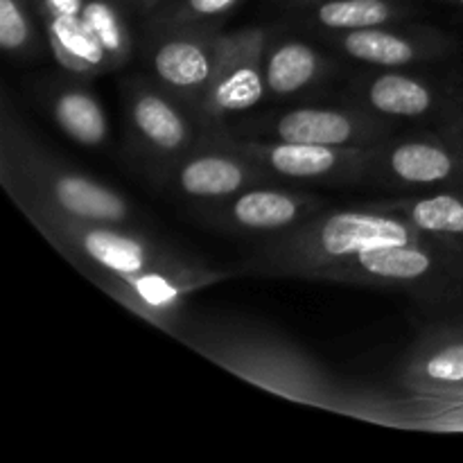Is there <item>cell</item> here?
I'll return each instance as SVG.
<instances>
[{
    "label": "cell",
    "instance_id": "6da1fadb",
    "mask_svg": "<svg viewBox=\"0 0 463 463\" xmlns=\"http://www.w3.org/2000/svg\"><path fill=\"white\" fill-rule=\"evenodd\" d=\"M240 276L393 289L430 307L463 301V251L373 202L328 206L294 229L249 240Z\"/></svg>",
    "mask_w": 463,
    "mask_h": 463
},
{
    "label": "cell",
    "instance_id": "7a4b0ae2",
    "mask_svg": "<svg viewBox=\"0 0 463 463\" xmlns=\"http://www.w3.org/2000/svg\"><path fill=\"white\" fill-rule=\"evenodd\" d=\"M32 224L109 297L156 328L179 335L184 310L203 288L235 279L238 269H217L140 226L95 224L39 206H18Z\"/></svg>",
    "mask_w": 463,
    "mask_h": 463
},
{
    "label": "cell",
    "instance_id": "3957f363",
    "mask_svg": "<svg viewBox=\"0 0 463 463\" xmlns=\"http://www.w3.org/2000/svg\"><path fill=\"white\" fill-rule=\"evenodd\" d=\"M3 185L16 206H39L57 215L95 224L138 226L134 203L111 185L57 161L5 104L0 145Z\"/></svg>",
    "mask_w": 463,
    "mask_h": 463
},
{
    "label": "cell",
    "instance_id": "277c9868",
    "mask_svg": "<svg viewBox=\"0 0 463 463\" xmlns=\"http://www.w3.org/2000/svg\"><path fill=\"white\" fill-rule=\"evenodd\" d=\"M398 122L384 120L355 102L298 104L258 118L233 120L226 134L233 138L288 140V143L375 147L396 136Z\"/></svg>",
    "mask_w": 463,
    "mask_h": 463
},
{
    "label": "cell",
    "instance_id": "5b68a950",
    "mask_svg": "<svg viewBox=\"0 0 463 463\" xmlns=\"http://www.w3.org/2000/svg\"><path fill=\"white\" fill-rule=\"evenodd\" d=\"M274 30L247 25L220 34V52L202 107L194 120L203 134H222L238 116L256 109L267 98L265 52Z\"/></svg>",
    "mask_w": 463,
    "mask_h": 463
},
{
    "label": "cell",
    "instance_id": "8992f818",
    "mask_svg": "<svg viewBox=\"0 0 463 463\" xmlns=\"http://www.w3.org/2000/svg\"><path fill=\"white\" fill-rule=\"evenodd\" d=\"M127 127L136 158L158 181L165 179L203 134L193 113L154 80L131 81Z\"/></svg>",
    "mask_w": 463,
    "mask_h": 463
},
{
    "label": "cell",
    "instance_id": "52a82bcc",
    "mask_svg": "<svg viewBox=\"0 0 463 463\" xmlns=\"http://www.w3.org/2000/svg\"><path fill=\"white\" fill-rule=\"evenodd\" d=\"M328 206L324 194L298 185L258 184L220 202L197 203V217L213 231L256 240L294 229Z\"/></svg>",
    "mask_w": 463,
    "mask_h": 463
},
{
    "label": "cell",
    "instance_id": "ba28073f",
    "mask_svg": "<svg viewBox=\"0 0 463 463\" xmlns=\"http://www.w3.org/2000/svg\"><path fill=\"white\" fill-rule=\"evenodd\" d=\"M463 184V154L441 129L392 136L375 145L366 185L392 194H416Z\"/></svg>",
    "mask_w": 463,
    "mask_h": 463
},
{
    "label": "cell",
    "instance_id": "9c48e42d",
    "mask_svg": "<svg viewBox=\"0 0 463 463\" xmlns=\"http://www.w3.org/2000/svg\"><path fill=\"white\" fill-rule=\"evenodd\" d=\"M176 197L211 203L231 197L249 185L280 184L265 167L242 154L226 131L202 134L193 149L161 181Z\"/></svg>",
    "mask_w": 463,
    "mask_h": 463
},
{
    "label": "cell",
    "instance_id": "30bf717a",
    "mask_svg": "<svg viewBox=\"0 0 463 463\" xmlns=\"http://www.w3.org/2000/svg\"><path fill=\"white\" fill-rule=\"evenodd\" d=\"M233 140L242 154L265 167L280 184H312L328 188L366 185L373 154V147H333L265 138Z\"/></svg>",
    "mask_w": 463,
    "mask_h": 463
},
{
    "label": "cell",
    "instance_id": "8fae6325",
    "mask_svg": "<svg viewBox=\"0 0 463 463\" xmlns=\"http://www.w3.org/2000/svg\"><path fill=\"white\" fill-rule=\"evenodd\" d=\"M351 102L392 122L434 120L459 116L457 81H437L407 68H369L351 81Z\"/></svg>",
    "mask_w": 463,
    "mask_h": 463
},
{
    "label": "cell",
    "instance_id": "7c38bea8",
    "mask_svg": "<svg viewBox=\"0 0 463 463\" xmlns=\"http://www.w3.org/2000/svg\"><path fill=\"white\" fill-rule=\"evenodd\" d=\"M222 30H152L147 48L154 81L197 113L217 66Z\"/></svg>",
    "mask_w": 463,
    "mask_h": 463
},
{
    "label": "cell",
    "instance_id": "4fadbf2b",
    "mask_svg": "<svg viewBox=\"0 0 463 463\" xmlns=\"http://www.w3.org/2000/svg\"><path fill=\"white\" fill-rule=\"evenodd\" d=\"M335 52L366 68H411L459 52V41L439 27L411 25L410 21L364 30L326 34Z\"/></svg>",
    "mask_w": 463,
    "mask_h": 463
},
{
    "label": "cell",
    "instance_id": "5bb4252c",
    "mask_svg": "<svg viewBox=\"0 0 463 463\" xmlns=\"http://www.w3.org/2000/svg\"><path fill=\"white\" fill-rule=\"evenodd\" d=\"M401 383L416 393V398H463V328L425 335L407 357Z\"/></svg>",
    "mask_w": 463,
    "mask_h": 463
},
{
    "label": "cell",
    "instance_id": "9a60e30c",
    "mask_svg": "<svg viewBox=\"0 0 463 463\" xmlns=\"http://www.w3.org/2000/svg\"><path fill=\"white\" fill-rule=\"evenodd\" d=\"M283 9L292 21L324 36L411 21L419 14L410 0H285Z\"/></svg>",
    "mask_w": 463,
    "mask_h": 463
},
{
    "label": "cell",
    "instance_id": "2e32d148",
    "mask_svg": "<svg viewBox=\"0 0 463 463\" xmlns=\"http://www.w3.org/2000/svg\"><path fill=\"white\" fill-rule=\"evenodd\" d=\"M335 61L317 45L285 36H271L265 52L267 98L276 102L298 98L324 84L335 72Z\"/></svg>",
    "mask_w": 463,
    "mask_h": 463
},
{
    "label": "cell",
    "instance_id": "e0dca14e",
    "mask_svg": "<svg viewBox=\"0 0 463 463\" xmlns=\"http://www.w3.org/2000/svg\"><path fill=\"white\" fill-rule=\"evenodd\" d=\"M75 75L52 80L43 86L45 111L54 125L81 147H99L109 138V118L98 95L84 84L72 80Z\"/></svg>",
    "mask_w": 463,
    "mask_h": 463
},
{
    "label": "cell",
    "instance_id": "ac0fdd59",
    "mask_svg": "<svg viewBox=\"0 0 463 463\" xmlns=\"http://www.w3.org/2000/svg\"><path fill=\"white\" fill-rule=\"evenodd\" d=\"M373 203L402 215L430 238L463 251V184L430 193L389 194L373 199Z\"/></svg>",
    "mask_w": 463,
    "mask_h": 463
},
{
    "label": "cell",
    "instance_id": "d6986e66",
    "mask_svg": "<svg viewBox=\"0 0 463 463\" xmlns=\"http://www.w3.org/2000/svg\"><path fill=\"white\" fill-rule=\"evenodd\" d=\"M39 18L43 23L54 59L68 75L90 77L111 71L102 48L95 43L90 32L86 30L81 14L41 9Z\"/></svg>",
    "mask_w": 463,
    "mask_h": 463
},
{
    "label": "cell",
    "instance_id": "ffe728a7",
    "mask_svg": "<svg viewBox=\"0 0 463 463\" xmlns=\"http://www.w3.org/2000/svg\"><path fill=\"white\" fill-rule=\"evenodd\" d=\"M81 18L95 43L102 48L109 68L118 71L125 66L134 52V34L127 21L125 3L122 0H84Z\"/></svg>",
    "mask_w": 463,
    "mask_h": 463
},
{
    "label": "cell",
    "instance_id": "44dd1931",
    "mask_svg": "<svg viewBox=\"0 0 463 463\" xmlns=\"http://www.w3.org/2000/svg\"><path fill=\"white\" fill-rule=\"evenodd\" d=\"M242 0H165L149 16V30H220V23L240 7Z\"/></svg>",
    "mask_w": 463,
    "mask_h": 463
},
{
    "label": "cell",
    "instance_id": "7402d4cb",
    "mask_svg": "<svg viewBox=\"0 0 463 463\" xmlns=\"http://www.w3.org/2000/svg\"><path fill=\"white\" fill-rule=\"evenodd\" d=\"M27 0H0V45L21 59L36 52V27Z\"/></svg>",
    "mask_w": 463,
    "mask_h": 463
},
{
    "label": "cell",
    "instance_id": "603a6c76",
    "mask_svg": "<svg viewBox=\"0 0 463 463\" xmlns=\"http://www.w3.org/2000/svg\"><path fill=\"white\" fill-rule=\"evenodd\" d=\"M437 129H441L443 134H446L448 138H450L452 143L459 147V152L463 154V116H457V118H452V120L443 122V125H439Z\"/></svg>",
    "mask_w": 463,
    "mask_h": 463
},
{
    "label": "cell",
    "instance_id": "cb8c5ba5",
    "mask_svg": "<svg viewBox=\"0 0 463 463\" xmlns=\"http://www.w3.org/2000/svg\"><path fill=\"white\" fill-rule=\"evenodd\" d=\"M131 3V7L136 9V12L138 14H145V16H152L154 12H156L158 7H161L163 3H165V0H129Z\"/></svg>",
    "mask_w": 463,
    "mask_h": 463
},
{
    "label": "cell",
    "instance_id": "d4e9b609",
    "mask_svg": "<svg viewBox=\"0 0 463 463\" xmlns=\"http://www.w3.org/2000/svg\"><path fill=\"white\" fill-rule=\"evenodd\" d=\"M457 95H459V116H463V81H457Z\"/></svg>",
    "mask_w": 463,
    "mask_h": 463
},
{
    "label": "cell",
    "instance_id": "484cf974",
    "mask_svg": "<svg viewBox=\"0 0 463 463\" xmlns=\"http://www.w3.org/2000/svg\"><path fill=\"white\" fill-rule=\"evenodd\" d=\"M443 3H450V5H457V7L463 9V0H443Z\"/></svg>",
    "mask_w": 463,
    "mask_h": 463
},
{
    "label": "cell",
    "instance_id": "4316f807",
    "mask_svg": "<svg viewBox=\"0 0 463 463\" xmlns=\"http://www.w3.org/2000/svg\"><path fill=\"white\" fill-rule=\"evenodd\" d=\"M27 3H30V5H34V0H27Z\"/></svg>",
    "mask_w": 463,
    "mask_h": 463
}]
</instances>
